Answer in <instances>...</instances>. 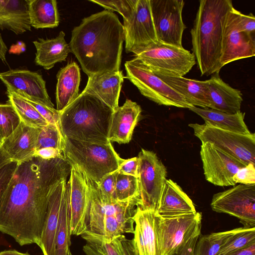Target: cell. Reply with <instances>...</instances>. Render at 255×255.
Returning a JSON list of instances; mask_svg holds the SVG:
<instances>
[{"label":"cell","mask_w":255,"mask_h":255,"mask_svg":"<svg viewBox=\"0 0 255 255\" xmlns=\"http://www.w3.org/2000/svg\"><path fill=\"white\" fill-rule=\"evenodd\" d=\"M70 169L64 158L34 156L18 163L0 199V232L21 246L39 247L51 191Z\"/></svg>","instance_id":"6da1fadb"},{"label":"cell","mask_w":255,"mask_h":255,"mask_svg":"<svg viewBox=\"0 0 255 255\" xmlns=\"http://www.w3.org/2000/svg\"><path fill=\"white\" fill-rule=\"evenodd\" d=\"M124 40L123 24L115 13L104 10L73 28L69 46L89 77L120 70Z\"/></svg>","instance_id":"7a4b0ae2"},{"label":"cell","mask_w":255,"mask_h":255,"mask_svg":"<svg viewBox=\"0 0 255 255\" xmlns=\"http://www.w3.org/2000/svg\"><path fill=\"white\" fill-rule=\"evenodd\" d=\"M233 7L231 0H200L191 30L192 51L201 76L219 72L222 20Z\"/></svg>","instance_id":"3957f363"},{"label":"cell","mask_w":255,"mask_h":255,"mask_svg":"<svg viewBox=\"0 0 255 255\" xmlns=\"http://www.w3.org/2000/svg\"><path fill=\"white\" fill-rule=\"evenodd\" d=\"M114 110L95 95L84 92L60 112L59 128L64 137L105 143Z\"/></svg>","instance_id":"277c9868"},{"label":"cell","mask_w":255,"mask_h":255,"mask_svg":"<svg viewBox=\"0 0 255 255\" xmlns=\"http://www.w3.org/2000/svg\"><path fill=\"white\" fill-rule=\"evenodd\" d=\"M86 177L88 203L82 238L109 241L124 234H133V216L139 199L105 202L101 197L98 184Z\"/></svg>","instance_id":"5b68a950"},{"label":"cell","mask_w":255,"mask_h":255,"mask_svg":"<svg viewBox=\"0 0 255 255\" xmlns=\"http://www.w3.org/2000/svg\"><path fill=\"white\" fill-rule=\"evenodd\" d=\"M62 152L70 165L77 166L97 184L105 176L117 170L124 160L110 141L97 143L64 137Z\"/></svg>","instance_id":"8992f818"},{"label":"cell","mask_w":255,"mask_h":255,"mask_svg":"<svg viewBox=\"0 0 255 255\" xmlns=\"http://www.w3.org/2000/svg\"><path fill=\"white\" fill-rule=\"evenodd\" d=\"M127 78L140 93L159 105L190 109L193 106L152 71L135 58L125 63Z\"/></svg>","instance_id":"52a82bcc"},{"label":"cell","mask_w":255,"mask_h":255,"mask_svg":"<svg viewBox=\"0 0 255 255\" xmlns=\"http://www.w3.org/2000/svg\"><path fill=\"white\" fill-rule=\"evenodd\" d=\"M136 60L152 72L183 76L196 64L193 53L179 47L158 41L140 53Z\"/></svg>","instance_id":"ba28073f"},{"label":"cell","mask_w":255,"mask_h":255,"mask_svg":"<svg viewBox=\"0 0 255 255\" xmlns=\"http://www.w3.org/2000/svg\"><path fill=\"white\" fill-rule=\"evenodd\" d=\"M194 135L242 162L255 165V134H241L217 128L205 124H190Z\"/></svg>","instance_id":"9c48e42d"},{"label":"cell","mask_w":255,"mask_h":255,"mask_svg":"<svg viewBox=\"0 0 255 255\" xmlns=\"http://www.w3.org/2000/svg\"><path fill=\"white\" fill-rule=\"evenodd\" d=\"M138 158L139 201L137 207L156 213L167 171L155 153L141 149Z\"/></svg>","instance_id":"30bf717a"},{"label":"cell","mask_w":255,"mask_h":255,"mask_svg":"<svg viewBox=\"0 0 255 255\" xmlns=\"http://www.w3.org/2000/svg\"><path fill=\"white\" fill-rule=\"evenodd\" d=\"M157 215L161 255H172L191 238L201 233V213L165 217Z\"/></svg>","instance_id":"8fae6325"},{"label":"cell","mask_w":255,"mask_h":255,"mask_svg":"<svg viewBox=\"0 0 255 255\" xmlns=\"http://www.w3.org/2000/svg\"><path fill=\"white\" fill-rule=\"evenodd\" d=\"M153 22L157 41L182 47L186 26L182 19V0H150Z\"/></svg>","instance_id":"7c38bea8"},{"label":"cell","mask_w":255,"mask_h":255,"mask_svg":"<svg viewBox=\"0 0 255 255\" xmlns=\"http://www.w3.org/2000/svg\"><path fill=\"white\" fill-rule=\"evenodd\" d=\"M212 209L235 217L244 227H255V184H242L215 194Z\"/></svg>","instance_id":"4fadbf2b"},{"label":"cell","mask_w":255,"mask_h":255,"mask_svg":"<svg viewBox=\"0 0 255 255\" xmlns=\"http://www.w3.org/2000/svg\"><path fill=\"white\" fill-rule=\"evenodd\" d=\"M240 13L232 7L222 19L220 60L222 67L232 62L255 55V36L241 30L239 23Z\"/></svg>","instance_id":"5bb4252c"},{"label":"cell","mask_w":255,"mask_h":255,"mask_svg":"<svg viewBox=\"0 0 255 255\" xmlns=\"http://www.w3.org/2000/svg\"><path fill=\"white\" fill-rule=\"evenodd\" d=\"M127 53L137 55L157 42L150 0H136L130 18L124 21Z\"/></svg>","instance_id":"9a60e30c"},{"label":"cell","mask_w":255,"mask_h":255,"mask_svg":"<svg viewBox=\"0 0 255 255\" xmlns=\"http://www.w3.org/2000/svg\"><path fill=\"white\" fill-rule=\"evenodd\" d=\"M70 177L66 186L67 211L71 234L82 235L88 203L86 175L77 166L71 164Z\"/></svg>","instance_id":"2e32d148"},{"label":"cell","mask_w":255,"mask_h":255,"mask_svg":"<svg viewBox=\"0 0 255 255\" xmlns=\"http://www.w3.org/2000/svg\"><path fill=\"white\" fill-rule=\"evenodd\" d=\"M200 153L207 181L219 186L236 184L233 176L244 164L208 142H202Z\"/></svg>","instance_id":"e0dca14e"},{"label":"cell","mask_w":255,"mask_h":255,"mask_svg":"<svg viewBox=\"0 0 255 255\" xmlns=\"http://www.w3.org/2000/svg\"><path fill=\"white\" fill-rule=\"evenodd\" d=\"M0 80L6 87L7 91L54 108L45 81L39 73L27 70H9L0 73Z\"/></svg>","instance_id":"ac0fdd59"},{"label":"cell","mask_w":255,"mask_h":255,"mask_svg":"<svg viewBox=\"0 0 255 255\" xmlns=\"http://www.w3.org/2000/svg\"><path fill=\"white\" fill-rule=\"evenodd\" d=\"M134 244L139 255H161L156 213L136 208L133 216Z\"/></svg>","instance_id":"d6986e66"},{"label":"cell","mask_w":255,"mask_h":255,"mask_svg":"<svg viewBox=\"0 0 255 255\" xmlns=\"http://www.w3.org/2000/svg\"><path fill=\"white\" fill-rule=\"evenodd\" d=\"M40 128L21 121L13 132L3 140L0 149L12 161L20 163L31 159L35 155Z\"/></svg>","instance_id":"ffe728a7"},{"label":"cell","mask_w":255,"mask_h":255,"mask_svg":"<svg viewBox=\"0 0 255 255\" xmlns=\"http://www.w3.org/2000/svg\"><path fill=\"white\" fill-rule=\"evenodd\" d=\"M67 177H63L54 186L49 195L39 246L43 255L54 254L56 234Z\"/></svg>","instance_id":"44dd1931"},{"label":"cell","mask_w":255,"mask_h":255,"mask_svg":"<svg viewBox=\"0 0 255 255\" xmlns=\"http://www.w3.org/2000/svg\"><path fill=\"white\" fill-rule=\"evenodd\" d=\"M141 109L136 102L127 99L113 112L108 138L119 144L128 143L141 117Z\"/></svg>","instance_id":"7402d4cb"},{"label":"cell","mask_w":255,"mask_h":255,"mask_svg":"<svg viewBox=\"0 0 255 255\" xmlns=\"http://www.w3.org/2000/svg\"><path fill=\"white\" fill-rule=\"evenodd\" d=\"M206 85L210 109L231 114L240 111L243 100L241 92L225 83L219 72L206 80Z\"/></svg>","instance_id":"603a6c76"},{"label":"cell","mask_w":255,"mask_h":255,"mask_svg":"<svg viewBox=\"0 0 255 255\" xmlns=\"http://www.w3.org/2000/svg\"><path fill=\"white\" fill-rule=\"evenodd\" d=\"M124 78L120 70L94 75L88 77L83 91L96 95L114 111L119 107Z\"/></svg>","instance_id":"cb8c5ba5"},{"label":"cell","mask_w":255,"mask_h":255,"mask_svg":"<svg viewBox=\"0 0 255 255\" xmlns=\"http://www.w3.org/2000/svg\"><path fill=\"white\" fill-rule=\"evenodd\" d=\"M196 212L192 200L171 179H166L156 212L160 217H170Z\"/></svg>","instance_id":"d4e9b609"},{"label":"cell","mask_w":255,"mask_h":255,"mask_svg":"<svg viewBox=\"0 0 255 255\" xmlns=\"http://www.w3.org/2000/svg\"><path fill=\"white\" fill-rule=\"evenodd\" d=\"M153 72L182 96L191 105L202 108H210L206 80L199 81L162 72Z\"/></svg>","instance_id":"484cf974"},{"label":"cell","mask_w":255,"mask_h":255,"mask_svg":"<svg viewBox=\"0 0 255 255\" xmlns=\"http://www.w3.org/2000/svg\"><path fill=\"white\" fill-rule=\"evenodd\" d=\"M56 110H63L79 96L80 69L75 62L69 63L57 74Z\"/></svg>","instance_id":"4316f807"},{"label":"cell","mask_w":255,"mask_h":255,"mask_svg":"<svg viewBox=\"0 0 255 255\" xmlns=\"http://www.w3.org/2000/svg\"><path fill=\"white\" fill-rule=\"evenodd\" d=\"M65 34L61 31L52 39L39 38L33 42L36 50L35 62L44 69L49 70L57 62L65 61L71 52L69 44L65 39Z\"/></svg>","instance_id":"83f0119b"},{"label":"cell","mask_w":255,"mask_h":255,"mask_svg":"<svg viewBox=\"0 0 255 255\" xmlns=\"http://www.w3.org/2000/svg\"><path fill=\"white\" fill-rule=\"evenodd\" d=\"M27 0H0V28L16 34L31 30Z\"/></svg>","instance_id":"f1b7e54d"},{"label":"cell","mask_w":255,"mask_h":255,"mask_svg":"<svg viewBox=\"0 0 255 255\" xmlns=\"http://www.w3.org/2000/svg\"><path fill=\"white\" fill-rule=\"evenodd\" d=\"M190 110L200 116L205 124L221 129L241 134L251 132L244 121L245 113L228 114L210 108L192 107Z\"/></svg>","instance_id":"f546056e"},{"label":"cell","mask_w":255,"mask_h":255,"mask_svg":"<svg viewBox=\"0 0 255 255\" xmlns=\"http://www.w3.org/2000/svg\"><path fill=\"white\" fill-rule=\"evenodd\" d=\"M31 26L36 29L54 28L59 23L56 0H27Z\"/></svg>","instance_id":"4dcf8cb0"},{"label":"cell","mask_w":255,"mask_h":255,"mask_svg":"<svg viewBox=\"0 0 255 255\" xmlns=\"http://www.w3.org/2000/svg\"><path fill=\"white\" fill-rule=\"evenodd\" d=\"M85 240L105 255H139L133 240L128 239L123 235L109 241L95 239Z\"/></svg>","instance_id":"1f68e13d"},{"label":"cell","mask_w":255,"mask_h":255,"mask_svg":"<svg viewBox=\"0 0 255 255\" xmlns=\"http://www.w3.org/2000/svg\"><path fill=\"white\" fill-rule=\"evenodd\" d=\"M8 103L16 111L21 121L37 128H42L48 124L29 102L14 93L7 91Z\"/></svg>","instance_id":"d6a6232c"},{"label":"cell","mask_w":255,"mask_h":255,"mask_svg":"<svg viewBox=\"0 0 255 255\" xmlns=\"http://www.w3.org/2000/svg\"><path fill=\"white\" fill-rule=\"evenodd\" d=\"M235 229L200 236L194 250V255H218L223 245Z\"/></svg>","instance_id":"836d02e7"},{"label":"cell","mask_w":255,"mask_h":255,"mask_svg":"<svg viewBox=\"0 0 255 255\" xmlns=\"http://www.w3.org/2000/svg\"><path fill=\"white\" fill-rule=\"evenodd\" d=\"M71 235L65 192L61 205L59 223L55 240L54 255H67L70 250Z\"/></svg>","instance_id":"e575fe53"},{"label":"cell","mask_w":255,"mask_h":255,"mask_svg":"<svg viewBox=\"0 0 255 255\" xmlns=\"http://www.w3.org/2000/svg\"><path fill=\"white\" fill-rule=\"evenodd\" d=\"M255 243V227L235 229L232 235L222 247L218 255H227Z\"/></svg>","instance_id":"d590c367"},{"label":"cell","mask_w":255,"mask_h":255,"mask_svg":"<svg viewBox=\"0 0 255 255\" xmlns=\"http://www.w3.org/2000/svg\"><path fill=\"white\" fill-rule=\"evenodd\" d=\"M116 192L119 201L133 198L139 199L138 177L118 173L116 178Z\"/></svg>","instance_id":"8d00e7d4"},{"label":"cell","mask_w":255,"mask_h":255,"mask_svg":"<svg viewBox=\"0 0 255 255\" xmlns=\"http://www.w3.org/2000/svg\"><path fill=\"white\" fill-rule=\"evenodd\" d=\"M64 137L56 126L48 124L40 128L36 143V150L46 147H53L63 150Z\"/></svg>","instance_id":"74e56055"},{"label":"cell","mask_w":255,"mask_h":255,"mask_svg":"<svg viewBox=\"0 0 255 255\" xmlns=\"http://www.w3.org/2000/svg\"><path fill=\"white\" fill-rule=\"evenodd\" d=\"M21 120L9 103L0 104V132L4 139L17 128Z\"/></svg>","instance_id":"f35d334b"},{"label":"cell","mask_w":255,"mask_h":255,"mask_svg":"<svg viewBox=\"0 0 255 255\" xmlns=\"http://www.w3.org/2000/svg\"><path fill=\"white\" fill-rule=\"evenodd\" d=\"M89 1L100 5L106 10L118 12L123 16L124 21H128L130 18L136 2V0H90Z\"/></svg>","instance_id":"ab89813d"},{"label":"cell","mask_w":255,"mask_h":255,"mask_svg":"<svg viewBox=\"0 0 255 255\" xmlns=\"http://www.w3.org/2000/svg\"><path fill=\"white\" fill-rule=\"evenodd\" d=\"M118 170L105 176L98 184L102 199L108 203L118 201L116 192V182Z\"/></svg>","instance_id":"60d3db41"},{"label":"cell","mask_w":255,"mask_h":255,"mask_svg":"<svg viewBox=\"0 0 255 255\" xmlns=\"http://www.w3.org/2000/svg\"><path fill=\"white\" fill-rule=\"evenodd\" d=\"M22 98L33 106L48 124L55 125L59 128V111L33 99Z\"/></svg>","instance_id":"b9f144b4"},{"label":"cell","mask_w":255,"mask_h":255,"mask_svg":"<svg viewBox=\"0 0 255 255\" xmlns=\"http://www.w3.org/2000/svg\"><path fill=\"white\" fill-rule=\"evenodd\" d=\"M255 165L250 163L239 169L233 176L234 181L245 185L255 184Z\"/></svg>","instance_id":"7bdbcfd3"},{"label":"cell","mask_w":255,"mask_h":255,"mask_svg":"<svg viewBox=\"0 0 255 255\" xmlns=\"http://www.w3.org/2000/svg\"><path fill=\"white\" fill-rule=\"evenodd\" d=\"M18 162L11 161L0 169V199L17 168Z\"/></svg>","instance_id":"ee69618b"},{"label":"cell","mask_w":255,"mask_h":255,"mask_svg":"<svg viewBox=\"0 0 255 255\" xmlns=\"http://www.w3.org/2000/svg\"><path fill=\"white\" fill-rule=\"evenodd\" d=\"M138 158L134 157L124 159L117 170L119 173L138 177Z\"/></svg>","instance_id":"f6af8a7d"},{"label":"cell","mask_w":255,"mask_h":255,"mask_svg":"<svg viewBox=\"0 0 255 255\" xmlns=\"http://www.w3.org/2000/svg\"><path fill=\"white\" fill-rule=\"evenodd\" d=\"M239 23L242 31L255 36V17L253 13L248 15L241 12L239 16Z\"/></svg>","instance_id":"bcb514c9"},{"label":"cell","mask_w":255,"mask_h":255,"mask_svg":"<svg viewBox=\"0 0 255 255\" xmlns=\"http://www.w3.org/2000/svg\"><path fill=\"white\" fill-rule=\"evenodd\" d=\"M34 156L46 160L64 158L62 150L53 147H46L38 149L36 150Z\"/></svg>","instance_id":"7dc6e473"},{"label":"cell","mask_w":255,"mask_h":255,"mask_svg":"<svg viewBox=\"0 0 255 255\" xmlns=\"http://www.w3.org/2000/svg\"><path fill=\"white\" fill-rule=\"evenodd\" d=\"M201 233L196 234L191 238L178 252L172 255H194V250L196 242Z\"/></svg>","instance_id":"c3c4849f"},{"label":"cell","mask_w":255,"mask_h":255,"mask_svg":"<svg viewBox=\"0 0 255 255\" xmlns=\"http://www.w3.org/2000/svg\"><path fill=\"white\" fill-rule=\"evenodd\" d=\"M227 255H255V243L246 248L233 252Z\"/></svg>","instance_id":"681fc988"},{"label":"cell","mask_w":255,"mask_h":255,"mask_svg":"<svg viewBox=\"0 0 255 255\" xmlns=\"http://www.w3.org/2000/svg\"><path fill=\"white\" fill-rule=\"evenodd\" d=\"M83 250L86 255H105L89 242L83 246Z\"/></svg>","instance_id":"f907efd6"},{"label":"cell","mask_w":255,"mask_h":255,"mask_svg":"<svg viewBox=\"0 0 255 255\" xmlns=\"http://www.w3.org/2000/svg\"><path fill=\"white\" fill-rule=\"evenodd\" d=\"M7 48L4 43L1 34L0 33V59L3 61L5 62V54Z\"/></svg>","instance_id":"816d5d0a"},{"label":"cell","mask_w":255,"mask_h":255,"mask_svg":"<svg viewBox=\"0 0 255 255\" xmlns=\"http://www.w3.org/2000/svg\"><path fill=\"white\" fill-rule=\"evenodd\" d=\"M11 161L5 154L0 149V169Z\"/></svg>","instance_id":"f5cc1de1"},{"label":"cell","mask_w":255,"mask_h":255,"mask_svg":"<svg viewBox=\"0 0 255 255\" xmlns=\"http://www.w3.org/2000/svg\"><path fill=\"white\" fill-rule=\"evenodd\" d=\"M0 255H30L28 252L25 253L19 252L15 250H4L0 252Z\"/></svg>","instance_id":"db71d44e"},{"label":"cell","mask_w":255,"mask_h":255,"mask_svg":"<svg viewBox=\"0 0 255 255\" xmlns=\"http://www.w3.org/2000/svg\"><path fill=\"white\" fill-rule=\"evenodd\" d=\"M3 140V139L2 136L0 134V149L1 145L2 142Z\"/></svg>","instance_id":"11a10c76"},{"label":"cell","mask_w":255,"mask_h":255,"mask_svg":"<svg viewBox=\"0 0 255 255\" xmlns=\"http://www.w3.org/2000/svg\"><path fill=\"white\" fill-rule=\"evenodd\" d=\"M67 255H72L70 250H69V251L68 252Z\"/></svg>","instance_id":"9f6ffc18"}]
</instances>
